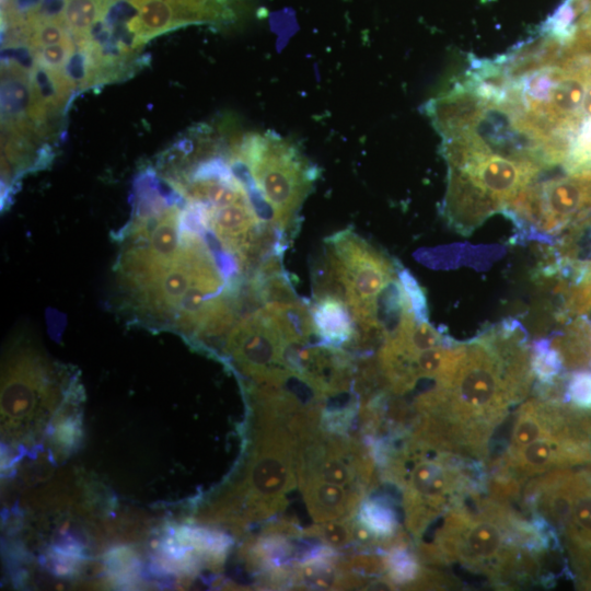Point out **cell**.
Listing matches in <instances>:
<instances>
[{
    "label": "cell",
    "mask_w": 591,
    "mask_h": 591,
    "mask_svg": "<svg viewBox=\"0 0 591 591\" xmlns=\"http://www.w3.org/2000/svg\"><path fill=\"white\" fill-rule=\"evenodd\" d=\"M119 242L116 278L137 321L206 337L232 316L240 287L225 278L182 201L136 206Z\"/></svg>",
    "instance_id": "1"
},
{
    "label": "cell",
    "mask_w": 591,
    "mask_h": 591,
    "mask_svg": "<svg viewBox=\"0 0 591 591\" xmlns=\"http://www.w3.org/2000/svg\"><path fill=\"white\" fill-rule=\"evenodd\" d=\"M533 382L528 334L520 322L506 318L462 341L453 368L424 393V403L440 419V441L482 459L495 431Z\"/></svg>",
    "instance_id": "2"
},
{
    "label": "cell",
    "mask_w": 591,
    "mask_h": 591,
    "mask_svg": "<svg viewBox=\"0 0 591 591\" xmlns=\"http://www.w3.org/2000/svg\"><path fill=\"white\" fill-rule=\"evenodd\" d=\"M447 163V188L440 213L456 233L468 236L545 171L538 164L509 158L463 127L437 130Z\"/></svg>",
    "instance_id": "3"
},
{
    "label": "cell",
    "mask_w": 591,
    "mask_h": 591,
    "mask_svg": "<svg viewBox=\"0 0 591 591\" xmlns=\"http://www.w3.org/2000/svg\"><path fill=\"white\" fill-rule=\"evenodd\" d=\"M524 490L535 519L560 536L577 576L591 586V471L555 470L532 478Z\"/></svg>",
    "instance_id": "4"
},
{
    "label": "cell",
    "mask_w": 591,
    "mask_h": 591,
    "mask_svg": "<svg viewBox=\"0 0 591 591\" xmlns=\"http://www.w3.org/2000/svg\"><path fill=\"white\" fill-rule=\"evenodd\" d=\"M325 244L326 257L315 288L343 299L359 331L378 329L372 306L379 293L397 277L396 259L350 229L326 237Z\"/></svg>",
    "instance_id": "5"
},
{
    "label": "cell",
    "mask_w": 591,
    "mask_h": 591,
    "mask_svg": "<svg viewBox=\"0 0 591 591\" xmlns=\"http://www.w3.org/2000/svg\"><path fill=\"white\" fill-rule=\"evenodd\" d=\"M591 206V181L582 175L534 181L501 212L522 240L552 243L553 237Z\"/></svg>",
    "instance_id": "6"
},
{
    "label": "cell",
    "mask_w": 591,
    "mask_h": 591,
    "mask_svg": "<svg viewBox=\"0 0 591 591\" xmlns=\"http://www.w3.org/2000/svg\"><path fill=\"white\" fill-rule=\"evenodd\" d=\"M281 340V334L260 308L234 323L228 348L243 367L255 370L275 358Z\"/></svg>",
    "instance_id": "7"
},
{
    "label": "cell",
    "mask_w": 591,
    "mask_h": 591,
    "mask_svg": "<svg viewBox=\"0 0 591 591\" xmlns=\"http://www.w3.org/2000/svg\"><path fill=\"white\" fill-rule=\"evenodd\" d=\"M31 106L28 116L37 127L48 114L58 111L76 85L63 70H55L35 63L30 72Z\"/></svg>",
    "instance_id": "8"
},
{
    "label": "cell",
    "mask_w": 591,
    "mask_h": 591,
    "mask_svg": "<svg viewBox=\"0 0 591 591\" xmlns=\"http://www.w3.org/2000/svg\"><path fill=\"white\" fill-rule=\"evenodd\" d=\"M1 115L2 125L10 128L32 124L30 71L13 65L1 68Z\"/></svg>",
    "instance_id": "9"
},
{
    "label": "cell",
    "mask_w": 591,
    "mask_h": 591,
    "mask_svg": "<svg viewBox=\"0 0 591 591\" xmlns=\"http://www.w3.org/2000/svg\"><path fill=\"white\" fill-rule=\"evenodd\" d=\"M317 334L332 344L348 340L356 331V324L346 302L335 296L315 297L309 306Z\"/></svg>",
    "instance_id": "10"
},
{
    "label": "cell",
    "mask_w": 591,
    "mask_h": 591,
    "mask_svg": "<svg viewBox=\"0 0 591 591\" xmlns=\"http://www.w3.org/2000/svg\"><path fill=\"white\" fill-rule=\"evenodd\" d=\"M262 309L282 338L303 341L315 331L310 308L299 300L266 302Z\"/></svg>",
    "instance_id": "11"
},
{
    "label": "cell",
    "mask_w": 591,
    "mask_h": 591,
    "mask_svg": "<svg viewBox=\"0 0 591 591\" xmlns=\"http://www.w3.org/2000/svg\"><path fill=\"white\" fill-rule=\"evenodd\" d=\"M105 0H65L63 20L77 44L89 40L90 32L101 19Z\"/></svg>",
    "instance_id": "12"
},
{
    "label": "cell",
    "mask_w": 591,
    "mask_h": 591,
    "mask_svg": "<svg viewBox=\"0 0 591 591\" xmlns=\"http://www.w3.org/2000/svg\"><path fill=\"white\" fill-rule=\"evenodd\" d=\"M531 368L540 387H551L560 374L563 359L551 339L540 338L531 346Z\"/></svg>",
    "instance_id": "13"
},
{
    "label": "cell",
    "mask_w": 591,
    "mask_h": 591,
    "mask_svg": "<svg viewBox=\"0 0 591 591\" xmlns=\"http://www.w3.org/2000/svg\"><path fill=\"white\" fill-rule=\"evenodd\" d=\"M396 274L415 318L418 322L429 321L428 302L422 287L415 276L397 260Z\"/></svg>",
    "instance_id": "14"
},
{
    "label": "cell",
    "mask_w": 591,
    "mask_h": 591,
    "mask_svg": "<svg viewBox=\"0 0 591 591\" xmlns=\"http://www.w3.org/2000/svg\"><path fill=\"white\" fill-rule=\"evenodd\" d=\"M74 43L72 39L49 45L33 51L35 63L43 67L62 70L68 63L71 55L74 51Z\"/></svg>",
    "instance_id": "15"
},
{
    "label": "cell",
    "mask_w": 591,
    "mask_h": 591,
    "mask_svg": "<svg viewBox=\"0 0 591 591\" xmlns=\"http://www.w3.org/2000/svg\"><path fill=\"white\" fill-rule=\"evenodd\" d=\"M566 395L578 409L591 410V372L575 373L567 384Z\"/></svg>",
    "instance_id": "16"
},
{
    "label": "cell",
    "mask_w": 591,
    "mask_h": 591,
    "mask_svg": "<svg viewBox=\"0 0 591 591\" xmlns=\"http://www.w3.org/2000/svg\"><path fill=\"white\" fill-rule=\"evenodd\" d=\"M370 524L380 532H390L393 525V518L390 511L382 507L373 506L368 512Z\"/></svg>",
    "instance_id": "17"
}]
</instances>
